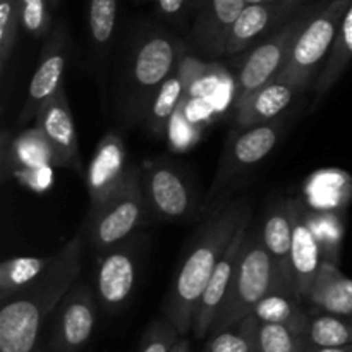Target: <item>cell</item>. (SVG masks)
I'll return each instance as SVG.
<instances>
[{"instance_id": "4dcf8cb0", "label": "cell", "mask_w": 352, "mask_h": 352, "mask_svg": "<svg viewBox=\"0 0 352 352\" xmlns=\"http://www.w3.org/2000/svg\"><path fill=\"white\" fill-rule=\"evenodd\" d=\"M308 339L289 327L258 322L256 352H308Z\"/></svg>"}, {"instance_id": "2e32d148", "label": "cell", "mask_w": 352, "mask_h": 352, "mask_svg": "<svg viewBox=\"0 0 352 352\" xmlns=\"http://www.w3.org/2000/svg\"><path fill=\"white\" fill-rule=\"evenodd\" d=\"M292 217H294V229H292V280H294L296 294L306 301L311 289L313 280L320 270L323 256L318 239L313 232L311 226L306 217V206L299 201H292Z\"/></svg>"}, {"instance_id": "44dd1931", "label": "cell", "mask_w": 352, "mask_h": 352, "mask_svg": "<svg viewBox=\"0 0 352 352\" xmlns=\"http://www.w3.org/2000/svg\"><path fill=\"white\" fill-rule=\"evenodd\" d=\"M287 10L284 3H248L230 30L226 54L243 52Z\"/></svg>"}, {"instance_id": "ba28073f", "label": "cell", "mask_w": 352, "mask_h": 352, "mask_svg": "<svg viewBox=\"0 0 352 352\" xmlns=\"http://www.w3.org/2000/svg\"><path fill=\"white\" fill-rule=\"evenodd\" d=\"M50 336L45 352H79L96 327V292L78 280L52 313Z\"/></svg>"}, {"instance_id": "5bb4252c", "label": "cell", "mask_w": 352, "mask_h": 352, "mask_svg": "<svg viewBox=\"0 0 352 352\" xmlns=\"http://www.w3.org/2000/svg\"><path fill=\"white\" fill-rule=\"evenodd\" d=\"M133 165L127 164L126 146L117 134L109 133L102 138L89 162L86 186L89 195L88 213L109 201L124 186Z\"/></svg>"}, {"instance_id": "8992f818", "label": "cell", "mask_w": 352, "mask_h": 352, "mask_svg": "<svg viewBox=\"0 0 352 352\" xmlns=\"http://www.w3.org/2000/svg\"><path fill=\"white\" fill-rule=\"evenodd\" d=\"M349 6L351 0H332L325 9L309 17L277 79L289 82L299 91L309 85L318 65L329 57Z\"/></svg>"}, {"instance_id": "e0dca14e", "label": "cell", "mask_w": 352, "mask_h": 352, "mask_svg": "<svg viewBox=\"0 0 352 352\" xmlns=\"http://www.w3.org/2000/svg\"><path fill=\"white\" fill-rule=\"evenodd\" d=\"M292 229H294V217H292V201H289L268 213L261 227V236L277 270L278 291L296 294L291 261Z\"/></svg>"}, {"instance_id": "74e56055", "label": "cell", "mask_w": 352, "mask_h": 352, "mask_svg": "<svg viewBox=\"0 0 352 352\" xmlns=\"http://www.w3.org/2000/svg\"><path fill=\"white\" fill-rule=\"evenodd\" d=\"M170 352H191V347H189V340L188 339H179L175 342V346L172 347Z\"/></svg>"}, {"instance_id": "d590c367", "label": "cell", "mask_w": 352, "mask_h": 352, "mask_svg": "<svg viewBox=\"0 0 352 352\" xmlns=\"http://www.w3.org/2000/svg\"><path fill=\"white\" fill-rule=\"evenodd\" d=\"M157 3L160 12L170 19L181 16L186 9V0H157Z\"/></svg>"}, {"instance_id": "f35d334b", "label": "cell", "mask_w": 352, "mask_h": 352, "mask_svg": "<svg viewBox=\"0 0 352 352\" xmlns=\"http://www.w3.org/2000/svg\"><path fill=\"white\" fill-rule=\"evenodd\" d=\"M278 2H280V3H284L285 7H289V9H291V7L298 6V3L301 2V0H278Z\"/></svg>"}, {"instance_id": "f1b7e54d", "label": "cell", "mask_w": 352, "mask_h": 352, "mask_svg": "<svg viewBox=\"0 0 352 352\" xmlns=\"http://www.w3.org/2000/svg\"><path fill=\"white\" fill-rule=\"evenodd\" d=\"M179 74H181L184 91L189 98H205L206 95L219 88L222 69L186 54L179 64Z\"/></svg>"}, {"instance_id": "ac0fdd59", "label": "cell", "mask_w": 352, "mask_h": 352, "mask_svg": "<svg viewBox=\"0 0 352 352\" xmlns=\"http://www.w3.org/2000/svg\"><path fill=\"white\" fill-rule=\"evenodd\" d=\"M246 0H208L192 30V38L206 55L226 54L227 38Z\"/></svg>"}, {"instance_id": "83f0119b", "label": "cell", "mask_w": 352, "mask_h": 352, "mask_svg": "<svg viewBox=\"0 0 352 352\" xmlns=\"http://www.w3.org/2000/svg\"><path fill=\"white\" fill-rule=\"evenodd\" d=\"M54 254L48 258H9L0 265V301L12 296L36 280L50 265Z\"/></svg>"}, {"instance_id": "ffe728a7", "label": "cell", "mask_w": 352, "mask_h": 352, "mask_svg": "<svg viewBox=\"0 0 352 352\" xmlns=\"http://www.w3.org/2000/svg\"><path fill=\"white\" fill-rule=\"evenodd\" d=\"M306 301L316 309L332 315H352V278L336 263L322 261Z\"/></svg>"}, {"instance_id": "5b68a950", "label": "cell", "mask_w": 352, "mask_h": 352, "mask_svg": "<svg viewBox=\"0 0 352 352\" xmlns=\"http://www.w3.org/2000/svg\"><path fill=\"white\" fill-rule=\"evenodd\" d=\"M148 206L141 184V168H131L122 188L86 219V237L96 254L129 239L146 222Z\"/></svg>"}, {"instance_id": "d6a6232c", "label": "cell", "mask_w": 352, "mask_h": 352, "mask_svg": "<svg viewBox=\"0 0 352 352\" xmlns=\"http://www.w3.org/2000/svg\"><path fill=\"white\" fill-rule=\"evenodd\" d=\"M21 19L19 0H0V78L6 79L9 60L12 57Z\"/></svg>"}, {"instance_id": "9a60e30c", "label": "cell", "mask_w": 352, "mask_h": 352, "mask_svg": "<svg viewBox=\"0 0 352 352\" xmlns=\"http://www.w3.org/2000/svg\"><path fill=\"white\" fill-rule=\"evenodd\" d=\"M248 232H250V226H246L244 229H241L237 232V236L234 237L230 246L227 248L222 260L219 261L215 272H213L208 284H206L205 292L201 296V301H199L198 311H196L195 325H192V332H195V336L198 339L210 336L213 322H215L217 315H219L220 308H222L223 299H226L227 291L230 287V282H232L234 272L237 268V261H239L241 251H243Z\"/></svg>"}, {"instance_id": "4316f807", "label": "cell", "mask_w": 352, "mask_h": 352, "mask_svg": "<svg viewBox=\"0 0 352 352\" xmlns=\"http://www.w3.org/2000/svg\"><path fill=\"white\" fill-rule=\"evenodd\" d=\"M306 217L322 248L323 261L339 263L344 243L342 212H316V210L306 208Z\"/></svg>"}, {"instance_id": "f546056e", "label": "cell", "mask_w": 352, "mask_h": 352, "mask_svg": "<svg viewBox=\"0 0 352 352\" xmlns=\"http://www.w3.org/2000/svg\"><path fill=\"white\" fill-rule=\"evenodd\" d=\"M258 320L246 316L236 325L212 333L203 352H256Z\"/></svg>"}, {"instance_id": "484cf974", "label": "cell", "mask_w": 352, "mask_h": 352, "mask_svg": "<svg viewBox=\"0 0 352 352\" xmlns=\"http://www.w3.org/2000/svg\"><path fill=\"white\" fill-rule=\"evenodd\" d=\"M309 347H336L352 344V315L318 313L309 316L308 332Z\"/></svg>"}, {"instance_id": "ab89813d", "label": "cell", "mask_w": 352, "mask_h": 352, "mask_svg": "<svg viewBox=\"0 0 352 352\" xmlns=\"http://www.w3.org/2000/svg\"><path fill=\"white\" fill-rule=\"evenodd\" d=\"M248 3H280L278 0H246Z\"/></svg>"}, {"instance_id": "4fadbf2b", "label": "cell", "mask_w": 352, "mask_h": 352, "mask_svg": "<svg viewBox=\"0 0 352 352\" xmlns=\"http://www.w3.org/2000/svg\"><path fill=\"white\" fill-rule=\"evenodd\" d=\"M34 120L50 148L52 164L72 168L81 174L82 162L79 157L78 133H76L74 117H72L64 88L43 103Z\"/></svg>"}, {"instance_id": "d4e9b609", "label": "cell", "mask_w": 352, "mask_h": 352, "mask_svg": "<svg viewBox=\"0 0 352 352\" xmlns=\"http://www.w3.org/2000/svg\"><path fill=\"white\" fill-rule=\"evenodd\" d=\"M184 96V85H182V79L177 67V71L158 88L153 100H151L150 107H148L146 113H144L143 120L146 122L148 129L155 136H164V134H167L172 117H174L175 110L179 109Z\"/></svg>"}, {"instance_id": "603a6c76", "label": "cell", "mask_w": 352, "mask_h": 352, "mask_svg": "<svg viewBox=\"0 0 352 352\" xmlns=\"http://www.w3.org/2000/svg\"><path fill=\"white\" fill-rule=\"evenodd\" d=\"M302 299L292 292L272 291L265 296L251 315L258 322L278 323V325L289 327L294 332L306 337L309 325V316L302 309Z\"/></svg>"}, {"instance_id": "3957f363", "label": "cell", "mask_w": 352, "mask_h": 352, "mask_svg": "<svg viewBox=\"0 0 352 352\" xmlns=\"http://www.w3.org/2000/svg\"><path fill=\"white\" fill-rule=\"evenodd\" d=\"M186 47L164 31L138 38L126 65L119 109L126 120H143L155 93L177 71Z\"/></svg>"}, {"instance_id": "d6986e66", "label": "cell", "mask_w": 352, "mask_h": 352, "mask_svg": "<svg viewBox=\"0 0 352 352\" xmlns=\"http://www.w3.org/2000/svg\"><path fill=\"white\" fill-rule=\"evenodd\" d=\"M298 93L299 89H296L294 86L275 78L274 81L236 105L237 126L253 127L277 119L291 105Z\"/></svg>"}, {"instance_id": "30bf717a", "label": "cell", "mask_w": 352, "mask_h": 352, "mask_svg": "<svg viewBox=\"0 0 352 352\" xmlns=\"http://www.w3.org/2000/svg\"><path fill=\"white\" fill-rule=\"evenodd\" d=\"M141 184L150 215L164 222L189 219L196 208V192L177 167L165 162H146L141 167Z\"/></svg>"}, {"instance_id": "cb8c5ba5", "label": "cell", "mask_w": 352, "mask_h": 352, "mask_svg": "<svg viewBox=\"0 0 352 352\" xmlns=\"http://www.w3.org/2000/svg\"><path fill=\"white\" fill-rule=\"evenodd\" d=\"M352 62V0L351 6L347 9L346 16H344L342 24L339 28L333 47L330 50L329 57H327L325 64H323V71L320 72L318 79L315 85L316 98H322L327 95V91L337 85L346 69L349 67Z\"/></svg>"}, {"instance_id": "7402d4cb", "label": "cell", "mask_w": 352, "mask_h": 352, "mask_svg": "<svg viewBox=\"0 0 352 352\" xmlns=\"http://www.w3.org/2000/svg\"><path fill=\"white\" fill-rule=\"evenodd\" d=\"M306 198L316 212H342L352 201V177L342 170L313 174L306 184Z\"/></svg>"}, {"instance_id": "1f68e13d", "label": "cell", "mask_w": 352, "mask_h": 352, "mask_svg": "<svg viewBox=\"0 0 352 352\" xmlns=\"http://www.w3.org/2000/svg\"><path fill=\"white\" fill-rule=\"evenodd\" d=\"M117 0H89L88 30L95 52L105 54L116 33Z\"/></svg>"}, {"instance_id": "6da1fadb", "label": "cell", "mask_w": 352, "mask_h": 352, "mask_svg": "<svg viewBox=\"0 0 352 352\" xmlns=\"http://www.w3.org/2000/svg\"><path fill=\"white\" fill-rule=\"evenodd\" d=\"M85 243L78 232L52 258L43 274L2 301L0 352H43L41 333L69 289L82 272Z\"/></svg>"}, {"instance_id": "7a4b0ae2", "label": "cell", "mask_w": 352, "mask_h": 352, "mask_svg": "<svg viewBox=\"0 0 352 352\" xmlns=\"http://www.w3.org/2000/svg\"><path fill=\"white\" fill-rule=\"evenodd\" d=\"M250 199L237 198L217 210L196 230L164 302L165 318L174 323L181 336L192 330L196 311L210 277L237 232L250 226Z\"/></svg>"}, {"instance_id": "8fae6325", "label": "cell", "mask_w": 352, "mask_h": 352, "mask_svg": "<svg viewBox=\"0 0 352 352\" xmlns=\"http://www.w3.org/2000/svg\"><path fill=\"white\" fill-rule=\"evenodd\" d=\"M278 138H280V122L270 120V122L246 127V131H243L223 153L215 179L210 186L206 201L212 203L234 177L265 160L278 143Z\"/></svg>"}, {"instance_id": "7c38bea8", "label": "cell", "mask_w": 352, "mask_h": 352, "mask_svg": "<svg viewBox=\"0 0 352 352\" xmlns=\"http://www.w3.org/2000/svg\"><path fill=\"white\" fill-rule=\"evenodd\" d=\"M69 60V36L64 24H58L54 33L47 38L41 48L36 71L28 86L26 100L21 109L19 122L36 119L38 112L47 100L57 95L64 86V72Z\"/></svg>"}, {"instance_id": "52a82bcc", "label": "cell", "mask_w": 352, "mask_h": 352, "mask_svg": "<svg viewBox=\"0 0 352 352\" xmlns=\"http://www.w3.org/2000/svg\"><path fill=\"white\" fill-rule=\"evenodd\" d=\"M146 239L134 234L129 239L98 253L95 263V292L107 315H117L129 305L140 277Z\"/></svg>"}, {"instance_id": "e575fe53", "label": "cell", "mask_w": 352, "mask_h": 352, "mask_svg": "<svg viewBox=\"0 0 352 352\" xmlns=\"http://www.w3.org/2000/svg\"><path fill=\"white\" fill-rule=\"evenodd\" d=\"M21 19L28 33L36 38H45L50 31V0H19Z\"/></svg>"}, {"instance_id": "277c9868", "label": "cell", "mask_w": 352, "mask_h": 352, "mask_svg": "<svg viewBox=\"0 0 352 352\" xmlns=\"http://www.w3.org/2000/svg\"><path fill=\"white\" fill-rule=\"evenodd\" d=\"M272 291H278V278L274 260L265 246L261 229L250 230L244 241L230 287L213 322L210 336L229 329L250 316L258 302Z\"/></svg>"}, {"instance_id": "60d3db41", "label": "cell", "mask_w": 352, "mask_h": 352, "mask_svg": "<svg viewBox=\"0 0 352 352\" xmlns=\"http://www.w3.org/2000/svg\"><path fill=\"white\" fill-rule=\"evenodd\" d=\"M58 2H60V0H50L52 7H57V6H58Z\"/></svg>"}, {"instance_id": "836d02e7", "label": "cell", "mask_w": 352, "mask_h": 352, "mask_svg": "<svg viewBox=\"0 0 352 352\" xmlns=\"http://www.w3.org/2000/svg\"><path fill=\"white\" fill-rule=\"evenodd\" d=\"M179 336L181 333L168 318L155 320L144 332L140 352H170Z\"/></svg>"}, {"instance_id": "8d00e7d4", "label": "cell", "mask_w": 352, "mask_h": 352, "mask_svg": "<svg viewBox=\"0 0 352 352\" xmlns=\"http://www.w3.org/2000/svg\"><path fill=\"white\" fill-rule=\"evenodd\" d=\"M308 352H352V344L336 347H309Z\"/></svg>"}, {"instance_id": "9c48e42d", "label": "cell", "mask_w": 352, "mask_h": 352, "mask_svg": "<svg viewBox=\"0 0 352 352\" xmlns=\"http://www.w3.org/2000/svg\"><path fill=\"white\" fill-rule=\"evenodd\" d=\"M309 17V14H305L284 24L251 52L237 76L236 93L232 96L234 107L277 78L278 72L287 64L296 38L299 36Z\"/></svg>"}]
</instances>
